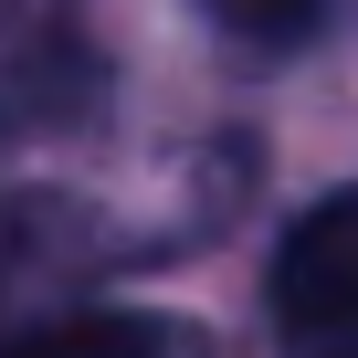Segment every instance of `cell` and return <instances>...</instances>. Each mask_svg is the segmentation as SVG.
<instances>
[{
	"label": "cell",
	"instance_id": "obj_1",
	"mask_svg": "<svg viewBox=\"0 0 358 358\" xmlns=\"http://www.w3.org/2000/svg\"><path fill=\"white\" fill-rule=\"evenodd\" d=\"M274 316H285V348L295 358H327L358 337V190L316 201L285 253H274Z\"/></svg>",
	"mask_w": 358,
	"mask_h": 358
},
{
	"label": "cell",
	"instance_id": "obj_2",
	"mask_svg": "<svg viewBox=\"0 0 358 358\" xmlns=\"http://www.w3.org/2000/svg\"><path fill=\"white\" fill-rule=\"evenodd\" d=\"M0 358H211V337L190 316H148V306H85V316H43Z\"/></svg>",
	"mask_w": 358,
	"mask_h": 358
},
{
	"label": "cell",
	"instance_id": "obj_3",
	"mask_svg": "<svg viewBox=\"0 0 358 358\" xmlns=\"http://www.w3.org/2000/svg\"><path fill=\"white\" fill-rule=\"evenodd\" d=\"M327 358H358V337H348V348H327Z\"/></svg>",
	"mask_w": 358,
	"mask_h": 358
}]
</instances>
